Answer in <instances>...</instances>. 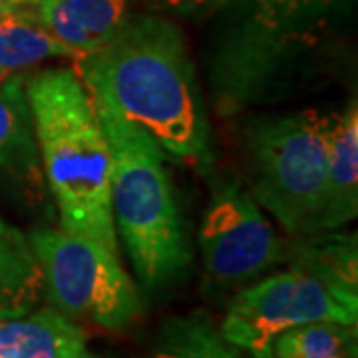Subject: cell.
<instances>
[{
	"instance_id": "obj_9",
	"label": "cell",
	"mask_w": 358,
	"mask_h": 358,
	"mask_svg": "<svg viewBox=\"0 0 358 358\" xmlns=\"http://www.w3.org/2000/svg\"><path fill=\"white\" fill-rule=\"evenodd\" d=\"M358 213V106L333 115L329 134V187L319 233L345 227Z\"/></svg>"
},
{
	"instance_id": "obj_3",
	"label": "cell",
	"mask_w": 358,
	"mask_h": 358,
	"mask_svg": "<svg viewBox=\"0 0 358 358\" xmlns=\"http://www.w3.org/2000/svg\"><path fill=\"white\" fill-rule=\"evenodd\" d=\"M357 239L320 235L285 273L245 289L231 301L221 324L225 341L255 358L273 357L275 338L308 322L357 327Z\"/></svg>"
},
{
	"instance_id": "obj_2",
	"label": "cell",
	"mask_w": 358,
	"mask_h": 358,
	"mask_svg": "<svg viewBox=\"0 0 358 358\" xmlns=\"http://www.w3.org/2000/svg\"><path fill=\"white\" fill-rule=\"evenodd\" d=\"M24 88L62 227L120 253L110 203L112 152L92 94L70 68L42 70L26 78Z\"/></svg>"
},
{
	"instance_id": "obj_10",
	"label": "cell",
	"mask_w": 358,
	"mask_h": 358,
	"mask_svg": "<svg viewBox=\"0 0 358 358\" xmlns=\"http://www.w3.org/2000/svg\"><path fill=\"white\" fill-rule=\"evenodd\" d=\"M86 334L56 308L0 320V358H74Z\"/></svg>"
},
{
	"instance_id": "obj_19",
	"label": "cell",
	"mask_w": 358,
	"mask_h": 358,
	"mask_svg": "<svg viewBox=\"0 0 358 358\" xmlns=\"http://www.w3.org/2000/svg\"><path fill=\"white\" fill-rule=\"evenodd\" d=\"M8 6H13V4H8L6 0H0V13H4V10H6Z\"/></svg>"
},
{
	"instance_id": "obj_4",
	"label": "cell",
	"mask_w": 358,
	"mask_h": 358,
	"mask_svg": "<svg viewBox=\"0 0 358 358\" xmlns=\"http://www.w3.org/2000/svg\"><path fill=\"white\" fill-rule=\"evenodd\" d=\"M96 110L112 152L110 203L115 235L143 287H166L183 275L192 251L164 150L102 103L96 102Z\"/></svg>"
},
{
	"instance_id": "obj_7",
	"label": "cell",
	"mask_w": 358,
	"mask_h": 358,
	"mask_svg": "<svg viewBox=\"0 0 358 358\" xmlns=\"http://www.w3.org/2000/svg\"><path fill=\"white\" fill-rule=\"evenodd\" d=\"M199 249L207 281L231 287L267 271L281 259V243L259 205L241 185L219 189L203 215Z\"/></svg>"
},
{
	"instance_id": "obj_18",
	"label": "cell",
	"mask_w": 358,
	"mask_h": 358,
	"mask_svg": "<svg viewBox=\"0 0 358 358\" xmlns=\"http://www.w3.org/2000/svg\"><path fill=\"white\" fill-rule=\"evenodd\" d=\"M74 358H100V357H96V355H92V352H88L86 348H82V350H80V352H78V355Z\"/></svg>"
},
{
	"instance_id": "obj_5",
	"label": "cell",
	"mask_w": 358,
	"mask_h": 358,
	"mask_svg": "<svg viewBox=\"0 0 358 358\" xmlns=\"http://www.w3.org/2000/svg\"><path fill=\"white\" fill-rule=\"evenodd\" d=\"M333 115L315 110L257 124L249 134L251 187L259 203L293 235H317L327 207Z\"/></svg>"
},
{
	"instance_id": "obj_20",
	"label": "cell",
	"mask_w": 358,
	"mask_h": 358,
	"mask_svg": "<svg viewBox=\"0 0 358 358\" xmlns=\"http://www.w3.org/2000/svg\"><path fill=\"white\" fill-rule=\"evenodd\" d=\"M6 2H8V4H16V6H18V4H26V2H32V0H6Z\"/></svg>"
},
{
	"instance_id": "obj_1",
	"label": "cell",
	"mask_w": 358,
	"mask_h": 358,
	"mask_svg": "<svg viewBox=\"0 0 358 358\" xmlns=\"http://www.w3.org/2000/svg\"><path fill=\"white\" fill-rule=\"evenodd\" d=\"M74 64L96 102L145 131L164 152L207 162L203 102L185 42L171 22L131 16L114 38Z\"/></svg>"
},
{
	"instance_id": "obj_16",
	"label": "cell",
	"mask_w": 358,
	"mask_h": 358,
	"mask_svg": "<svg viewBox=\"0 0 358 358\" xmlns=\"http://www.w3.org/2000/svg\"><path fill=\"white\" fill-rule=\"evenodd\" d=\"M257 18L267 26H285L291 20H301L310 13L333 6L338 0H249Z\"/></svg>"
},
{
	"instance_id": "obj_8",
	"label": "cell",
	"mask_w": 358,
	"mask_h": 358,
	"mask_svg": "<svg viewBox=\"0 0 358 358\" xmlns=\"http://www.w3.org/2000/svg\"><path fill=\"white\" fill-rule=\"evenodd\" d=\"M134 0H36V14L74 60L96 50L126 26Z\"/></svg>"
},
{
	"instance_id": "obj_17",
	"label": "cell",
	"mask_w": 358,
	"mask_h": 358,
	"mask_svg": "<svg viewBox=\"0 0 358 358\" xmlns=\"http://www.w3.org/2000/svg\"><path fill=\"white\" fill-rule=\"evenodd\" d=\"M157 6L169 13L183 14V16H205L219 8L225 0H155Z\"/></svg>"
},
{
	"instance_id": "obj_12",
	"label": "cell",
	"mask_w": 358,
	"mask_h": 358,
	"mask_svg": "<svg viewBox=\"0 0 358 358\" xmlns=\"http://www.w3.org/2000/svg\"><path fill=\"white\" fill-rule=\"evenodd\" d=\"M42 294L44 279L28 237L0 219V320L32 313Z\"/></svg>"
},
{
	"instance_id": "obj_6",
	"label": "cell",
	"mask_w": 358,
	"mask_h": 358,
	"mask_svg": "<svg viewBox=\"0 0 358 358\" xmlns=\"http://www.w3.org/2000/svg\"><path fill=\"white\" fill-rule=\"evenodd\" d=\"M28 241L38 259L44 293L68 319L126 331L141 315V299L120 253L72 231L38 229Z\"/></svg>"
},
{
	"instance_id": "obj_14",
	"label": "cell",
	"mask_w": 358,
	"mask_h": 358,
	"mask_svg": "<svg viewBox=\"0 0 358 358\" xmlns=\"http://www.w3.org/2000/svg\"><path fill=\"white\" fill-rule=\"evenodd\" d=\"M152 358H241L205 313L169 319L157 334Z\"/></svg>"
},
{
	"instance_id": "obj_11",
	"label": "cell",
	"mask_w": 358,
	"mask_h": 358,
	"mask_svg": "<svg viewBox=\"0 0 358 358\" xmlns=\"http://www.w3.org/2000/svg\"><path fill=\"white\" fill-rule=\"evenodd\" d=\"M24 82L16 74L0 84V173L34 183L40 178L38 148Z\"/></svg>"
},
{
	"instance_id": "obj_13",
	"label": "cell",
	"mask_w": 358,
	"mask_h": 358,
	"mask_svg": "<svg viewBox=\"0 0 358 358\" xmlns=\"http://www.w3.org/2000/svg\"><path fill=\"white\" fill-rule=\"evenodd\" d=\"M50 58L76 56L52 36L36 13L20 10L16 4L0 13V84Z\"/></svg>"
},
{
	"instance_id": "obj_15",
	"label": "cell",
	"mask_w": 358,
	"mask_h": 358,
	"mask_svg": "<svg viewBox=\"0 0 358 358\" xmlns=\"http://www.w3.org/2000/svg\"><path fill=\"white\" fill-rule=\"evenodd\" d=\"M357 327L308 322L281 333L273 343L275 358H355Z\"/></svg>"
}]
</instances>
